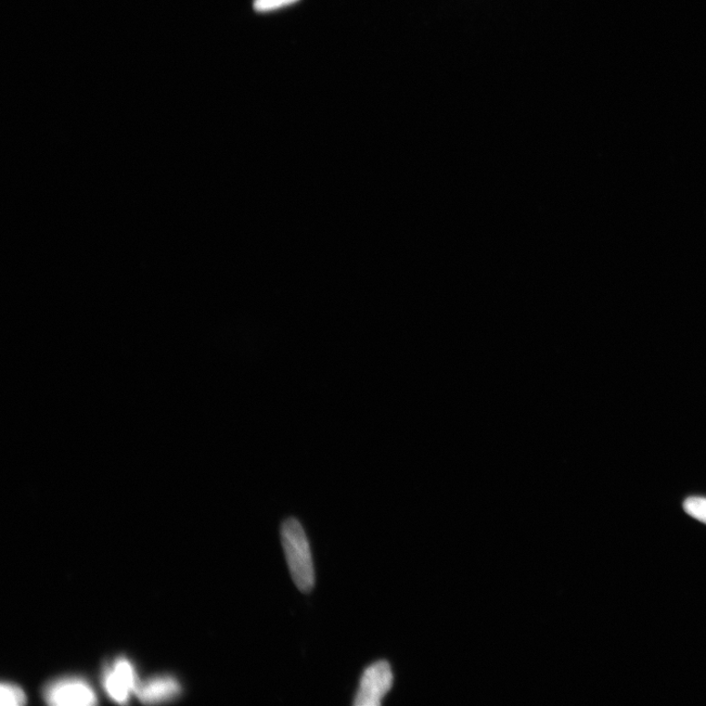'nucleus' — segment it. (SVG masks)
Wrapping results in <instances>:
<instances>
[{
	"instance_id": "nucleus-6",
	"label": "nucleus",
	"mask_w": 706,
	"mask_h": 706,
	"mask_svg": "<svg viewBox=\"0 0 706 706\" xmlns=\"http://www.w3.org/2000/svg\"><path fill=\"white\" fill-rule=\"evenodd\" d=\"M0 701H2V705H23L26 702V696L19 687L3 683L0 687Z\"/></svg>"
},
{
	"instance_id": "nucleus-4",
	"label": "nucleus",
	"mask_w": 706,
	"mask_h": 706,
	"mask_svg": "<svg viewBox=\"0 0 706 706\" xmlns=\"http://www.w3.org/2000/svg\"><path fill=\"white\" fill-rule=\"evenodd\" d=\"M138 684L134 667L125 659L115 662L113 670L107 671L105 676V687L108 695L119 703L127 702Z\"/></svg>"
},
{
	"instance_id": "nucleus-5",
	"label": "nucleus",
	"mask_w": 706,
	"mask_h": 706,
	"mask_svg": "<svg viewBox=\"0 0 706 706\" xmlns=\"http://www.w3.org/2000/svg\"><path fill=\"white\" fill-rule=\"evenodd\" d=\"M181 691L176 680L169 676H160L138 684L136 694L144 703H159L175 699Z\"/></svg>"
},
{
	"instance_id": "nucleus-1",
	"label": "nucleus",
	"mask_w": 706,
	"mask_h": 706,
	"mask_svg": "<svg viewBox=\"0 0 706 706\" xmlns=\"http://www.w3.org/2000/svg\"><path fill=\"white\" fill-rule=\"evenodd\" d=\"M281 544L292 580L302 593H310L315 584V574L306 535L301 523L287 519L281 526Z\"/></svg>"
},
{
	"instance_id": "nucleus-8",
	"label": "nucleus",
	"mask_w": 706,
	"mask_h": 706,
	"mask_svg": "<svg viewBox=\"0 0 706 706\" xmlns=\"http://www.w3.org/2000/svg\"><path fill=\"white\" fill-rule=\"evenodd\" d=\"M300 0H254L253 8L260 13L271 12L299 3Z\"/></svg>"
},
{
	"instance_id": "nucleus-3",
	"label": "nucleus",
	"mask_w": 706,
	"mask_h": 706,
	"mask_svg": "<svg viewBox=\"0 0 706 706\" xmlns=\"http://www.w3.org/2000/svg\"><path fill=\"white\" fill-rule=\"evenodd\" d=\"M45 699L48 704L60 706L97 703L93 689L80 679H62L50 684L45 691Z\"/></svg>"
},
{
	"instance_id": "nucleus-2",
	"label": "nucleus",
	"mask_w": 706,
	"mask_h": 706,
	"mask_svg": "<svg viewBox=\"0 0 706 706\" xmlns=\"http://www.w3.org/2000/svg\"><path fill=\"white\" fill-rule=\"evenodd\" d=\"M394 675L387 661L372 664L364 671L355 696V706H379L393 687Z\"/></svg>"
},
{
	"instance_id": "nucleus-7",
	"label": "nucleus",
	"mask_w": 706,
	"mask_h": 706,
	"mask_svg": "<svg viewBox=\"0 0 706 706\" xmlns=\"http://www.w3.org/2000/svg\"><path fill=\"white\" fill-rule=\"evenodd\" d=\"M683 506L687 515L706 524V497H689L685 500Z\"/></svg>"
}]
</instances>
